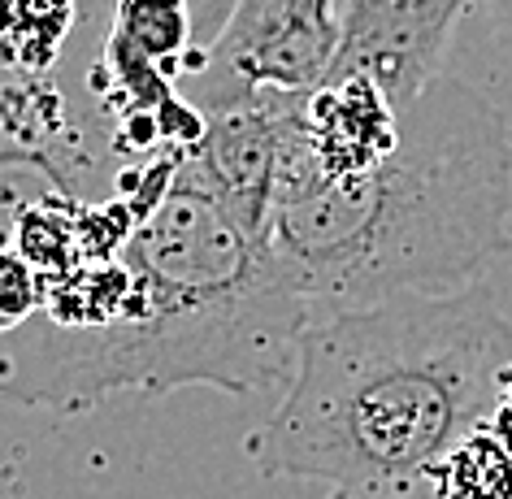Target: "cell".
Masks as SVG:
<instances>
[{
  "instance_id": "obj_4",
  "label": "cell",
  "mask_w": 512,
  "mask_h": 499,
  "mask_svg": "<svg viewBox=\"0 0 512 499\" xmlns=\"http://www.w3.org/2000/svg\"><path fill=\"white\" fill-rule=\"evenodd\" d=\"M339 31L335 0H235L204 61V100L222 109L256 92H317L339 57Z\"/></svg>"
},
{
  "instance_id": "obj_2",
  "label": "cell",
  "mask_w": 512,
  "mask_h": 499,
  "mask_svg": "<svg viewBox=\"0 0 512 499\" xmlns=\"http://www.w3.org/2000/svg\"><path fill=\"white\" fill-rule=\"evenodd\" d=\"M512 139L478 87L443 79L400 113V144L352 178L278 196L265 248L309 322L400 296H456L508 252Z\"/></svg>"
},
{
  "instance_id": "obj_8",
  "label": "cell",
  "mask_w": 512,
  "mask_h": 499,
  "mask_svg": "<svg viewBox=\"0 0 512 499\" xmlns=\"http://www.w3.org/2000/svg\"><path fill=\"white\" fill-rule=\"evenodd\" d=\"M118 35H122V44L139 48L144 57L178 53L187 35L183 0H122Z\"/></svg>"
},
{
  "instance_id": "obj_9",
  "label": "cell",
  "mask_w": 512,
  "mask_h": 499,
  "mask_svg": "<svg viewBox=\"0 0 512 499\" xmlns=\"http://www.w3.org/2000/svg\"><path fill=\"white\" fill-rule=\"evenodd\" d=\"M482 9H486V22H491L499 48L512 53V0H482Z\"/></svg>"
},
{
  "instance_id": "obj_6",
  "label": "cell",
  "mask_w": 512,
  "mask_h": 499,
  "mask_svg": "<svg viewBox=\"0 0 512 499\" xmlns=\"http://www.w3.org/2000/svg\"><path fill=\"white\" fill-rule=\"evenodd\" d=\"M400 144V109L369 79H326L304 96V148L317 178H352Z\"/></svg>"
},
{
  "instance_id": "obj_7",
  "label": "cell",
  "mask_w": 512,
  "mask_h": 499,
  "mask_svg": "<svg viewBox=\"0 0 512 499\" xmlns=\"http://www.w3.org/2000/svg\"><path fill=\"white\" fill-rule=\"evenodd\" d=\"M434 499H512V447L486 426L469 434L430 478Z\"/></svg>"
},
{
  "instance_id": "obj_10",
  "label": "cell",
  "mask_w": 512,
  "mask_h": 499,
  "mask_svg": "<svg viewBox=\"0 0 512 499\" xmlns=\"http://www.w3.org/2000/svg\"><path fill=\"white\" fill-rule=\"evenodd\" d=\"M491 430L512 447V374H508V387H504V400H499L495 408V421H491Z\"/></svg>"
},
{
  "instance_id": "obj_3",
  "label": "cell",
  "mask_w": 512,
  "mask_h": 499,
  "mask_svg": "<svg viewBox=\"0 0 512 499\" xmlns=\"http://www.w3.org/2000/svg\"><path fill=\"white\" fill-rule=\"evenodd\" d=\"M122 270L131 278L122 313L92 339L44 348L22 400L92 404L109 391L170 395L178 387L287 395L309 304L291 291L265 239L191 170L126 239Z\"/></svg>"
},
{
  "instance_id": "obj_1",
  "label": "cell",
  "mask_w": 512,
  "mask_h": 499,
  "mask_svg": "<svg viewBox=\"0 0 512 499\" xmlns=\"http://www.w3.org/2000/svg\"><path fill=\"white\" fill-rule=\"evenodd\" d=\"M508 374L512 322L486 283L317 317L248 456L326 499H434V469L495 421Z\"/></svg>"
},
{
  "instance_id": "obj_5",
  "label": "cell",
  "mask_w": 512,
  "mask_h": 499,
  "mask_svg": "<svg viewBox=\"0 0 512 499\" xmlns=\"http://www.w3.org/2000/svg\"><path fill=\"white\" fill-rule=\"evenodd\" d=\"M473 0H343L339 57L326 79H369L408 109L443 79V57Z\"/></svg>"
}]
</instances>
